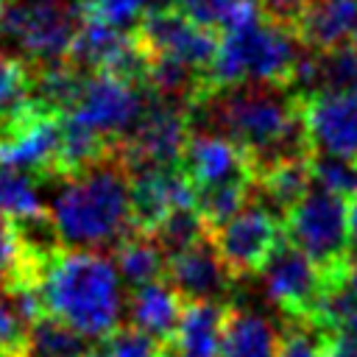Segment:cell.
Segmentation results:
<instances>
[{"mask_svg":"<svg viewBox=\"0 0 357 357\" xmlns=\"http://www.w3.org/2000/svg\"><path fill=\"white\" fill-rule=\"evenodd\" d=\"M153 3H156V6H170L173 0H153Z\"/></svg>","mask_w":357,"mask_h":357,"instance_id":"cell-40","label":"cell"},{"mask_svg":"<svg viewBox=\"0 0 357 357\" xmlns=\"http://www.w3.org/2000/svg\"><path fill=\"white\" fill-rule=\"evenodd\" d=\"M0 3H3V0H0Z\"/></svg>","mask_w":357,"mask_h":357,"instance_id":"cell-41","label":"cell"},{"mask_svg":"<svg viewBox=\"0 0 357 357\" xmlns=\"http://www.w3.org/2000/svg\"><path fill=\"white\" fill-rule=\"evenodd\" d=\"M31 84H33V67L25 59L0 50V112L25 100L31 95Z\"/></svg>","mask_w":357,"mask_h":357,"instance_id":"cell-33","label":"cell"},{"mask_svg":"<svg viewBox=\"0 0 357 357\" xmlns=\"http://www.w3.org/2000/svg\"><path fill=\"white\" fill-rule=\"evenodd\" d=\"M33 321L22 312L14 293H0V357H31Z\"/></svg>","mask_w":357,"mask_h":357,"instance_id":"cell-29","label":"cell"},{"mask_svg":"<svg viewBox=\"0 0 357 357\" xmlns=\"http://www.w3.org/2000/svg\"><path fill=\"white\" fill-rule=\"evenodd\" d=\"M84 22L81 0H3L0 36L14 42L31 67L64 61Z\"/></svg>","mask_w":357,"mask_h":357,"instance_id":"cell-6","label":"cell"},{"mask_svg":"<svg viewBox=\"0 0 357 357\" xmlns=\"http://www.w3.org/2000/svg\"><path fill=\"white\" fill-rule=\"evenodd\" d=\"M351 47L357 50V28H354V33H351Z\"/></svg>","mask_w":357,"mask_h":357,"instance_id":"cell-39","label":"cell"},{"mask_svg":"<svg viewBox=\"0 0 357 357\" xmlns=\"http://www.w3.org/2000/svg\"><path fill=\"white\" fill-rule=\"evenodd\" d=\"M282 237H284L282 218L273 209H268L262 201L243 206L231 220H226L220 229L212 231L218 254L237 282L259 273Z\"/></svg>","mask_w":357,"mask_h":357,"instance_id":"cell-11","label":"cell"},{"mask_svg":"<svg viewBox=\"0 0 357 357\" xmlns=\"http://www.w3.org/2000/svg\"><path fill=\"white\" fill-rule=\"evenodd\" d=\"M39 271H42V262H36L25 251L14 220L0 215V293L36 287Z\"/></svg>","mask_w":357,"mask_h":357,"instance_id":"cell-25","label":"cell"},{"mask_svg":"<svg viewBox=\"0 0 357 357\" xmlns=\"http://www.w3.org/2000/svg\"><path fill=\"white\" fill-rule=\"evenodd\" d=\"M134 33H137L142 50L148 53V59L165 56V59L184 61V64L206 70V73H209L212 59L220 45L215 39L212 28L192 22L184 11L170 8V6H156V8L145 11L139 17V25Z\"/></svg>","mask_w":357,"mask_h":357,"instance_id":"cell-12","label":"cell"},{"mask_svg":"<svg viewBox=\"0 0 357 357\" xmlns=\"http://www.w3.org/2000/svg\"><path fill=\"white\" fill-rule=\"evenodd\" d=\"M148 98V86L137 81H128L114 73H92L86 75L81 95L75 106L67 112V117L103 137L117 139L137 123Z\"/></svg>","mask_w":357,"mask_h":357,"instance_id":"cell-10","label":"cell"},{"mask_svg":"<svg viewBox=\"0 0 357 357\" xmlns=\"http://www.w3.org/2000/svg\"><path fill=\"white\" fill-rule=\"evenodd\" d=\"M310 167H312V181L318 187L335 195H343V198L357 192V162L332 156V153H312Z\"/></svg>","mask_w":357,"mask_h":357,"instance_id":"cell-31","label":"cell"},{"mask_svg":"<svg viewBox=\"0 0 357 357\" xmlns=\"http://www.w3.org/2000/svg\"><path fill=\"white\" fill-rule=\"evenodd\" d=\"M357 28V0H312L296 36L310 50H332Z\"/></svg>","mask_w":357,"mask_h":357,"instance_id":"cell-21","label":"cell"},{"mask_svg":"<svg viewBox=\"0 0 357 357\" xmlns=\"http://www.w3.org/2000/svg\"><path fill=\"white\" fill-rule=\"evenodd\" d=\"M310 3L312 0H259V8L271 22H276L282 28H290L296 33V28H298L304 11L310 8Z\"/></svg>","mask_w":357,"mask_h":357,"instance_id":"cell-36","label":"cell"},{"mask_svg":"<svg viewBox=\"0 0 357 357\" xmlns=\"http://www.w3.org/2000/svg\"><path fill=\"white\" fill-rule=\"evenodd\" d=\"M45 315L67 324L86 340H103L120 329V273L100 251L59 248L36 282Z\"/></svg>","mask_w":357,"mask_h":357,"instance_id":"cell-2","label":"cell"},{"mask_svg":"<svg viewBox=\"0 0 357 357\" xmlns=\"http://www.w3.org/2000/svg\"><path fill=\"white\" fill-rule=\"evenodd\" d=\"M187 112L190 126L204 123V131L237 142L251 159L254 178L279 162L312 156L301 98L290 86L245 81L212 89Z\"/></svg>","mask_w":357,"mask_h":357,"instance_id":"cell-1","label":"cell"},{"mask_svg":"<svg viewBox=\"0 0 357 357\" xmlns=\"http://www.w3.org/2000/svg\"><path fill=\"white\" fill-rule=\"evenodd\" d=\"M209 231L206 220L201 218V212L195 206H181L176 212H170L153 231V237L162 243V248L167 254H176V251H184L190 245H195L198 240H204Z\"/></svg>","mask_w":357,"mask_h":357,"instance_id":"cell-28","label":"cell"},{"mask_svg":"<svg viewBox=\"0 0 357 357\" xmlns=\"http://www.w3.org/2000/svg\"><path fill=\"white\" fill-rule=\"evenodd\" d=\"M178 165L195 187L229 178H254L248 153L237 142L215 131H192Z\"/></svg>","mask_w":357,"mask_h":357,"instance_id":"cell-17","label":"cell"},{"mask_svg":"<svg viewBox=\"0 0 357 357\" xmlns=\"http://www.w3.org/2000/svg\"><path fill=\"white\" fill-rule=\"evenodd\" d=\"M259 273L268 301L284 315V321L315 324L318 307L332 284L296 243L282 237Z\"/></svg>","mask_w":357,"mask_h":357,"instance_id":"cell-8","label":"cell"},{"mask_svg":"<svg viewBox=\"0 0 357 357\" xmlns=\"http://www.w3.org/2000/svg\"><path fill=\"white\" fill-rule=\"evenodd\" d=\"M167 259L170 254L148 231H134L114 245V268L120 279H126L131 287H142L148 282L162 279L167 273Z\"/></svg>","mask_w":357,"mask_h":357,"instance_id":"cell-23","label":"cell"},{"mask_svg":"<svg viewBox=\"0 0 357 357\" xmlns=\"http://www.w3.org/2000/svg\"><path fill=\"white\" fill-rule=\"evenodd\" d=\"M50 218L64 245H117L134 226L131 173L120 151L75 176H67L50 201Z\"/></svg>","mask_w":357,"mask_h":357,"instance_id":"cell-3","label":"cell"},{"mask_svg":"<svg viewBox=\"0 0 357 357\" xmlns=\"http://www.w3.org/2000/svg\"><path fill=\"white\" fill-rule=\"evenodd\" d=\"M67 59L78 64L84 73H114L137 84L145 81L148 67V53L142 50L137 33H126L120 25H112L89 14H84V22L75 33Z\"/></svg>","mask_w":357,"mask_h":357,"instance_id":"cell-13","label":"cell"},{"mask_svg":"<svg viewBox=\"0 0 357 357\" xmlns=\"http://www.w3.org/2000/svg\"><path fill=\"white\" fill-rule=\"evenodd\" d=\"M61 117L31 95L0 112V167L47 178L61 137Z\"/></svg>","mask_w":357,"mask_h":357,"instance_id":"cell-9","label":"cell"},{"mask_svg":"<svg viewBox=\"0 0 357 357\" xmlns=\"http://www.w3.org/2000/svg\"><path fill=\"white\" fill-rule=\"evenodd\" d=\"M165 276L184 301H226L231 284L237 282L223 265L212 234L184 251L170 254Z\"/></svg>","mask_w":357,"mask_h":357,"instance_id":"cell-16","label":"cell"},{"mask_svg":"<svg viewBox=\"0 0 357 357\" xmlns=\"http://www.w3.org/2000/svg\"><path fill=\"white\" fill-rule=\"evenodd\" d=\"M312 190V167L307 159H287L279 162L254 178V198L262 201L268 209H273L282 220L290 206H296L307 192Z\"/></svg>","mask_w":357,"mask_h":357,"instance_id":"cell-22","label":"cell"},{"mask_svg":"<svg viewBox=\"0 0 357 357\" xmlns=\"http://www.w3.org/2000/svg\"><path fill=\"white\" fill-rule=\"evenodd\" d=\"M237 0H176V8L184 11L192 22L204 25V28H223V22L229 20L231 8Z\"/></svg>","mask_w":357,"mask_h":357,"instance_id":"cell-35","label":"cell"},{"mask_svg":"<svg viewBox=\"0 0 357 357\" xmlns=\"http://www.w3.org/2000/svg\"><path fill=\"white\" fill-rule=\"evenodd\" d=\"M349 284H351V290L357 293V259H354V265H351V276H349Z\"/></svg>","mask_w":357,"mask_h":357,"instance_id":"cell-38","label":"cell"},{"mask_svg":"<svg viewBox=\"0 0 357 357\" xmlns=\"http://www.w3.org/2000/svg\"><path fill=\"white\" fill-rule=\"evenodd\" d=\"M184 298L173 290L170 282H148L142 287H137V293L128 298V321L131 326L142 329L145 335L170 343V337L176 335V326L181 321L184 312Z\"/></svg>","mask_w":357,"mask_h":357,"instance_id":"cell-19","label":"cell"},{"mask_svg":"<svg viewBox=\"0 0 357 357\" xmlns=\"http://www.w3.org/2000/svg\"><path fill=\"white\" fill-rule=\"evenodd\" d=\"M131 206L137 231L153 234L170 212L195 206V184L181 165L131 170Z\"/></svg>","mask_w":357,"mask_h":357,"instance_id":"cell-15","label":"cell"},{"mask_svg":"<svg viewBox=\"0 0 357 357\" xmlns=\"http://www.w3.org/2000/svg\"><path fill=\"white\" fill-rule=\"evenodd\" d=\"M346 215H349V237H351V254L357 259V192L346 198Z\"/></svg>","mask_w":357,"mask_h":357,"instance_id":"cell-37","label":"cell"},{"mask_svg":"<svg viewBox=\"0 0 357 357\" xmlns=\"http://www.w3.org/2000/svg\"><path fill=\"white\" fill-rule=\"evenodd\" d=\"M226 301H187L170 349L176 357H220Z\"/></svg>","mask_w":357,"mask_h":357,"instance_id":"cell-20","label":"cell"},{"mask_svg":"<svg viewBox=\"0 0 357 357\" xmlns=\"http://www.w3.org/2000/svg\"><path fill=\"white\" fill-rule=\"evenodd\" d=\"M45 206L39 201V190L31 173L0 167V215L11 220H25L42 215Z\"/></svg>","mask_w":357,"mask_h":357,"instance_id":"cell-27","label":"cell"},{"mask_svg":"<svg viewBox=\"0 0 357 357\" xmlns=\"http://www.w3.org/2000/svg\"><path fill=\"white\" fill-rule=\"evenodd\" d=\"M332 335L335 332H326L315 324L287 321V326L282 329V343L276 357H326Z\"/></svg>","mask_w":357,"mask_h":357,"instance_id":"cell-32","label":"cell"},{"mask_svg":"<svg viewBox=\"0 0 357 357\" xmlns=\"http://www.w3.org/2000/svg\"><path fill=\"white\" fill-rule=\"evenodd\" d=\"M312 153L357 162V92H315L301 98Z\"/></svg>","mask_w":357,"mask_h":357,"instance_id":"cell-14","label":"cell"},{"mask_svg":"<svg viewBox=\"0 0 357 357\" xmlns=\"http://www.w3.org/2000/svg\"><path fill=\"white\" fill-rule=\"evenodd\" d=\"M165 351H167V343L128 324V326L114 329L109 337L98 340L89 357H165Z\"/></svg>","mask_w":357,"mask_h":357,"instance_id":"cell-30","label":"cell"},{"mask_svg":"<svg viewBox=\"0 0 357 357\" xmlns=\"http://www.w3.org/2000/svg\"><path fill=\"white\" fill-rule=\"evenodd\" d=\"M282 343V329L262 312L243 304L226 301L220 357H276Z\"/></svg>","mask_w":357,"mask_h":357,"instance_id":"cell-18","label":"cell"},{"mask_svg":"<svg viewBox=\"0 0 357 357\" xmlns=\"http://www.w3.org/2000/svg\"><path fill=\"white\" fill-rule=\"evenodd\" d=\"M148 0H81L84 6V14L89 17H100L112 25H128L134 22L137 17H142V8H145Z\"/></svg>","mask_w":357,"mask_h":357,"instance_id":"cell-34","label":"cell"},{"mask_svg":"<svg viewBox=\"0 0 357 357\" xmlns=\"http://www.w3.org/2000/svg\"><path fill=\"white\" fill-rule=\"evenodd\" d=\"M284 237L296 243L326 276L332 287L349 284L354 254L349 237L346 198L324 187L310 190L284 215Z\"/></svg>","mask_w":357,"mask_h":357,"instance_id":"cell-5","label":"cell"},{"mask_svg":"<svg viewBox=\"0 0 357 357\" xmlns=\"http://www.w3.org/2000/svg\"><path fill=\"white\" fill-rule=\"evenodd\" d=\"M31 351L39 357H89L92 346L67 324L42 315L31 326Z\"/></svg>","mask_w":357,"mask_h":357,"instance_id":"cell-26","label":"cell"},{"mask_svg":"<svg viewBox=\"0 0 357 357\" xmlns=\"http://www.w3.org/2000/svg\"><path fill=\"white\" fill-rule=\"evenodd\" d=\"M251 198H254V178H229V181L195 187V209L206 220L209 231L231 220L243 206L251 204Z\"/></svg>","mask_w":357,"mask_h":357,"instance_id":"cell-24","label":"cell"},{"mask_svg":"<svg viewBox=\"0 0 357 357\" xmlns=\"http://www.w3.org/2000/svg\"><path fill=\"white\" fill-rule=\"evenodd\" d=\"M190 134V112L151 92L137 123L117 139V151L128 173L139 167H170L181 162Z\"/></svg>","mask_w":357,"mask_h":357,"instance_id":"cell-7","label":"cell"},{"mask_svg":"<svg viewBox=\"0 0 357 357\" xmlns=\"http://www.w3.org/2000/svg\"><path fill=\"white\" fill-rule=\"evenodd\" d=\"M220 36L223 39L209 67L212 89L245 81L290 86L296 61L304 50V45L290 28L276 25L262 14L257 22L237 31H226Z\"/></svg>","mask_w":357,"mask_h":357,"instance_id":"cell-4","label":"cell"}]
</instances>
